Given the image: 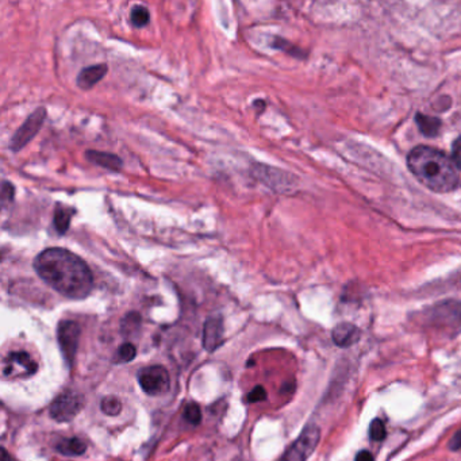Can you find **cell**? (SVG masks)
Masks as SVG:
<instances>
[{"label": "cell", "instance_id": "obj_1", "mask_svg": "<svg viewBox=\"0 0 461 461\" xmlns=\"http://www.w3.org/2000/svg\"><path fill=\"white\" fill-rule=\"evenodd\" d=\"M34 269L47 286L69 299H84L92 291V272L68 249H45L36 257Z\"/></svg>", "mask_w": 461, "mask_h": 461}, {"label": "cell", "instance_id": "obj_2", "mask_svg": "<svg viewBox=\"0 0 461 461\" xmlns=\"http://www.w3.org/2000/svg\"><path fill=\"white\" fill-rule=\"evenodd\" d=\"M409 169L429 190L446 194L458 188L459 176L455 163L430 146H417L407 156Z\"/></svg>", "mask_w": 461, "mask_h": 461}, {"label": "cell", "instance_id": "obj_3", "mask_svg": "<svg viewBox=\"0 0 461 461\" xmlns=\"http://www.w3.org/2000/svg\"><path fill=\"white\" fill-rule=\"evenodd\" d=\"M321 439V430L317 425H308L298 439L287 449L279 461H306L314 453Z\"/></svg>", "mask_w": 461, "mask_h": 461}, {"label": "cell", "instance_id": "obj_4", "mask_svg": "<svg viewBox=\"0 0 461 461\" xmlns=\"http://www.w3.org/2000/svg\"><path fill=\"white\" fill-rule=\"evenodd\" d=\"M84 407V398L76 391H66L50 405L49 414L57 422H69Z\"/></svg>", "mask_w": 461, "mask_h": 461}, {"label": "cell", "instance_id": "obj_5", "mask_svg": "<svg viewBox=\"0 0 461 461\" xmlns=\"http://www.w3.org/2000/svg\"><path fill=\"white\" fill-rule=\"evenodd\" d=\"M138 383L145 394L152 396L164 395L171 387L169 374L161 365L142 368L138 372Z\"/></svg>", "mask_w": 461, "mask_h": 461}, {"label": "cell", "instance_id": "obj_6", "mask_svg": "<svg viewBox=\"0 0 461 461\" xmlns=\"http://www.w3.org/2000/svg\"><path fill=\"white\" fill-rule=\"evenodd\" d=\"M45 118H46V110L44 107H40L31 115H29V118L24 121L22 126L13 135V138L10 141V149L17 153L24 148L41 130Z\"/></svg>", "mask_w": 461, "mask_h": 461}, {"label": "cell", "instance_id": "obj_7", "mask_svg": "<svg viewBox=\"0 0 461 461\" xmlns=\"http://www.w3.org/2000/svg\"><path fill=\"white\" fill-rule=\"evenodd\" d=\"M57 340L64 360L68 365H72L79 348L80 326L73 321H63L57 329Z\"/></svg>", "mask_w": 461, "mask_h": 461}, {"label": "cell", "instance_id": "obj_8", "mask_svg": "<svg viewBox=\"0 0 461 461\" xmlns=\"http://www.w3.org/2000/svg\"><path fill=\"white\" fill-rule=\"evenodd\" d=\"M429 322L436 326H459L461 325V302H444L430 311L428 317Z\"/></svg>", "mask_w": 461, "mask_h": 461}, {"label": "cell", "instance_id": "obj_9", "mask_svg": "<svg viewBox=\"0 0 461 461\" xmlns=\"http://www.w3.org/2000/svg\"><path fill=\"white\" fill-rule=\"evenodd\" d=\"M223 341V319L220 315L210 317L203 325V348L214 352Z\"/></svg>", "mask_w": 461, "mask_h": 461}, {"label": "cell", "instance_id": "obj_10", "mask_svg": "<svg viewBox=\"0 0 461 461\" xmlns=\"http://www.w3.org/2000/svg\"><path fill=\"white\" fill-rule=\"evenodd\" d=\"M331 338L334 341V344L340 348H351L352 345L357 344L361 338V330L358 329L356 325L349 324V322H344L337 325L333 333H331Z\"/></svg>", "mask_w": 461, "mask_h": 461}, {"label": "cell", "instance_id": "obj_11", "mask_svg": "<svg viewBox=\"0 0 461 461\" xmlns=\"http://www.w3.org/2000/svg\"><path fill=\"white\" fill-rule=\"evenodd\" d=\"M255 175L257 176L262 181L266 183V186L275 190H283V187L289 186V176L286 172H280L275 168H269L265 165H256Z\"/></svg>", "mask_w": 461, "mask_h": 461}, {"label": "cell", "instance_id": "obj_12", "mask_svg": "<svg viewBox=\"0 0 461 461\" xmlns=\"http://www.w3.org/2000/svg\"><path fill=\"white\" fill-rule=\"evenodd\" d=\"M107 70L109 66L106 64H96L84 68L77 76V86L82 89H91L106 76Z\"/></svg>", "mask_w": 461, "mask_h": 461}, {"label": "cell", "instance_id": "obj_13", "mask_svg": "<svg viewBox=\"0 0 461 461\" xmlns=\"http://www.w3.org/2000/svg\"><path fill=\"white\" fill-rule=\"evenodd\" d=\"M88 161L109 169L112 172H119L122 169V160L116 154L106 153V152H98V151H87L86 153Z\"/></svg>", "mask_w": 461, "mask_h": 461}, {"label": "cell", "instance_id": "obj_14", "mask_svg": "<svg viewBox=\"0 0 461 461\" xmlns=\"http://www.w3.org/2000/svg\"><path fill=\"white\" fill-rule=\"evenodd\" d=\"M56 451L68 458H75V456H82L87 451V445L84 441L77 437L63 439L56 444Z\"/></svg>", "mask_w": 461, "mask_h": 461}, {"label": "cell", "instance_id": "obj_15", "mask_svg": "<svg viewBox=\"0 0 461 461\" xmlns=\"http://www.w3.org/2000/svg\"><path fill=\"white\" fill-rule=\"evenodd\" d=\"M4 363L8 365L18 364L20 367H22L23 372L27 375L36 374L38 370L37 363L30 357L29 353L23 351L11 352Z\"/></svg>", "mask_w": 461, "mask_h": 461}, {"label": "cell", "instance_id": "obj_16", "mask_svg": "<svg viewBox=\"0 0 461 461\" xmlns=\"http://www.w3.org/2000/svg\"><path fill=\"white\" fill-rule=\"evenodd\" d=\"M416 121H417L419 130L422 134H425L426 137H434V135L439 134L441 122L437 118L428 116V115H423V114H417Z\"/></svg>", "mask_w": 461, "mask_h": 461}, {"label": "cell", "instance_id": "obj_17", "mask_svg": "<svg viewBox=\"0 0 461 461\" xmlns=\"http://www.w3.org/2000/svg\"><path fill=\"white\" fill-rule=\"evenodd\" d=\"M72 213L70 210L68 209H64L61 206H59L54 211V217H53V225H54V229L59 234H64L68 232L69 229V225H70V220H72Z\"/></svg>", "mask_w": 461, "mask_h": 461}, {"label": "cell", "instance_id": "obj_18", "mask_svg": "<svg viewBox=\"0 0 461 461\" xmlns=\"http://www.w3.org/2000/svg\"><path fill=\"white\" fill-rule=\"evenodd\" d=\"M141 329V315L138 312H129L121 324V330L123 335H133L137 334Z\"/></svg>", "mask_w": 461, "mask_h": 461}, {"label": "cell", "instance_id": "obj_19", "mask_svg": "<svg viewBox=\"0 0 461 461\" xmlns=\"http://www.w3.org/2000/svg\"><path fill=\"white\" fill-rule=\"evenodd\" d=\"M151 21V14L146 7L135 6L130 11V22L134 27H144Z\"/></svg>", "mask_w": 461, "mask_h": 461}, {"label": "cell", "instance_id": "obj_20", "mask_svg": "<svg viewBox=\"0 0 461 461\" xmlns=\"http://www.w3.org/2000/svg\"><path fill=\"white\" fill-rule=\"evenodd\" d=\"M102 411L110 417H115L121 413L122 410V403L116 396H107L102 400Z\"/></svg>", "mask_w": 461, "mask_h": 461}, {"label": "cell", "instance_id": "obj_21", "mask_svg": "<svg viewBox=\"0 0 461 461\" xmlns=\"http://www.w3.org/2000/svg\"><path fill=\"white\" fill-rule=\"evenodd\" d=\"M184 419L192 426H198L199 423L202 422V411H200V407L197 403H190L186 407Z\"/></svg>", "mask_w": 461, "mask_h": 461}, {"label": "cell", "instance_id": "obj_22", "mask_svg": "<svg viewBox=\"0 0 461 461\" xmlns=\"http://www.w3.org/2000/svg\"><path fill=\"white\" fill-rule=\"evenodd\" d=\"M386 436H387V432H386L384 423L381 422V419L376 418L370 425V439H374V441H383L386 439Z\"/></svg>", "mask_w": 461, "mask_h": 461}, {"label": "cell", "instance_id": "obj_23", "mask_svg": "<svg viewBox=\"0 0 461 461\" xmlns=\"http://www.w3.org/2000/svg\"><path fill=\"white\" fill-rule=\"evenodd\" d=\"M14 197H15V187L11 183L4 180L3 184H1V206H3V209H6L10 203H13Z\"/></svg>", "mask_w": 461, "mask_h": 461}, {"label": "cell", "instance_id": "obj_24", "mask_svg": "<svg viewBox=\"0 0 461 461\" xmlns=\"http://www.w3.org/2000/svg\"><path fill=\"white\" fill-rule=\"evenodd\" d=\"M137 354V351H135V347L130 344V342H126L123 344L119 349H118V357H119V361L122 363H129L134 360Z\"/></svg>", "mask_w": 461, "mask_h": 461}, {"label": "cell", "instance_id": "obj_25", "mask_svg": "<svg viewBox=\"0 0 461 461\" xmlns=\"http://www.w3.org/2000/svg\"><path fill=\"white\" fill-rule=\"evenodd\" d=\"M248 402L249 403H259V402H263L266 399V391L264 388L263 386H257L255 387L249 394H248Z\"/></svg>", "mask_w": 461, "mask_h": 461}, {"label": "cell", "instance_id": "obj_26", "mask_svg": "<svg viewBox=\"0 0 461 461\" xmlns=\"http://www.w3.org/2000/svg\"><path fill=\"white\" fill-rule=\"evenodd\" d=\"M452 156H453V163L456 165V168H459L461 171V137H459L455 142H453V148H452Z\"/></svg>", "mask_w": 461, "mask_h": 461}, {"label": "cell", "instance_id": "obj_27", "mask_svg": "<svg viewBox=\"0 0 461 461\" xmlns=\"http://www.w3.org/2000/svg\"><path fill=\"white\" fill-rule=\"evenodd\" d=\"M448 448L452 451V452H456V451H460L461 449V429L459 432H456V434L452 437V439L449 441L448 444Z\"/></svg>", "mask_w": 461, "mask_h": 461}, {"label": "cell", "instance_id": "obj_28", "mask_svg": "<svg viewBox=\"0 0 461 461\" xmlns=\"http://www.w3.org/2000/svg\"><path fill=\"white\" fill-rule=\"evenodd\" d=\"M354 461H374V456L368 451H361L357 453Z\"/></svg>", "mask_w": 461, "mask_h": 461}, {"label": "cell", "instance_id": "obj_29", "mask_svg": "<svg viewBox=\"0 0 461 461\" xmlns=\"http://www.w3.org/2000/svg\"><path fill=\"white\" fill-rule=\"evenodd\" d=\"M1 461H15L8 453H7V451L3 448L1 449Z\"/></svg>", "mask_w": 461, "mask_h": 461}]
</instances>
